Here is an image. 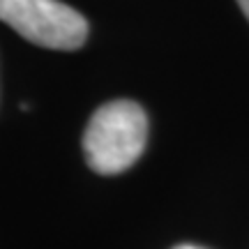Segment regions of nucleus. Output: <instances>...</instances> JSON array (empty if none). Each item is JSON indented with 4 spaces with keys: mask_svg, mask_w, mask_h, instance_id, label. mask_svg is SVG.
Instances as JSON below:
<instances>
[{
    "mask_svg": "<svg viewBox=\"0 0 249 249\" xmlns=\"http://www.w3.org/2000/svg\"><path fill=\"white\" fill-rule=\"evenodd\" d=\"M0 21L28 42L76 51L88 39V21L60 0H0Z\"/></svg>",
    "mask_w": 249,
    "mask_h": 249,
    "instance_id": "f03ea898",
    "label": "nucleus"
},
{
    "mask_svg": "<svg viewBox=\"0 0 249 249\" xmlns=\"http://www.w3.org/2000/svg\"><path fill=\"white\" fill-rule=\"evenodd\" d=\"M238 5H240L242 14H245V17H247V21H249V0H238Z\"/></svg>",
    "mask_w": 249,
    "mask_h": 249,
    "instance_id": "7ed1b4c3",
    "label": "nucleus"
},
{
    "mask_svg": "<svg viewBox=\"0 0 249 249\" xmlns=\"http://www.w3.org/2000/svg\"><path fill=\"white\" fill-rule=\"evenodd\" d=\"M148 118L136 102H107L92 113L86 134L83 152L88 166L99 176H118L127 171L145 150Z\"/></svg>",
    "mask_w": 249,
    "mask_h": 249,
    "instance_id": "f257e3e1",
    "label": "nucleus"
},
{
    "mask_svg": "<svg viewBox=\"0 0 249 249\" xmlns=\"http://www.w3.org/2000/svg\"><path fill=\"white\" fill-rule=\"evenodd\" d=\"M173 249H203V247H196V245H178V247Z\"/></svg>",
    "mask_w": 249,
    "mask_h": 249,
    "instance_id": "20e7f679",
    "label": "nucleus"
}]
</instances>
